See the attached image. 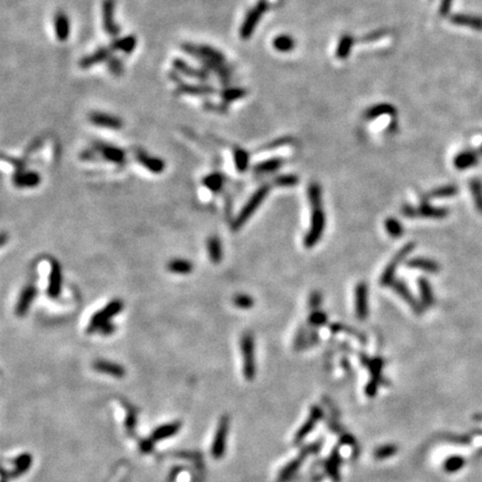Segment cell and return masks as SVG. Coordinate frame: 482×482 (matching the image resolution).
<instances>
[{"instance_id": "cell-9", "label": "cell", "mask_w": 482, "mask_h": 482, "mask_svg": "<svg viewBox=\"0 0 482 482\" xmlns=\"http://www.w3.org/2000/svg\"><path fill=\"white\" fill-rule=\"evenodd\" d=\"M102 26L105 34L111 38L115 39L120 37L122 29L115 19V0H103Z\"/></svg>"}, {"instance_id": "cell-16", "label": "cell", "mask_w": 482, "mask_h": 482, "mask_svg": "<svg viewBox=\"0 0 482 482\" xmlns=\"http://www.w3.org/2000/svg\"><path fill=\"white\" fill-rule=\"evenodd\" d=\"M355 313L361 320L369 316V287L365 283L357 284L355 287Z\"/></svg>"}, {"instance_id": "cell-50", "label": "cell", "mask_w": 482, "mask_h": 482, "mask_svg": "<svg viewBox=\"0 0 482 482\" xmlns=\"http://www.w3.org/2000/svg\"><path fill=\"white\" fill-rule=\"evenodd\" d=\"M353 44V39L348 36V37H344L341 41V46L338 47L337 55L339 57H345L347 53L350 52V48Z\"/></svg>"}, {"instance_id": "cell-46", "label": "cell", "mask_w": 482, "mask_h": 482, "mask_svg": "<svg viewBox=\"0 0 482 482\" xmlns=\"http://www.w3.org/2000/svg\"><path fill=\"white\" fill-rule=\"evenodd\" d=\"M298 181H299V179H298L297 176H293V174H284V176L278 177L276 180H275V183L279 187L288 188V187L296 186Z\"/></svg>"}, {"instance_id": "cell-7", "label": "cell", "mask_w": 482, "mask_h": 482, "mask_svg": "<svg viewBox=\"0 0 482 482\" xmlns=\"http://www.w3.org/2000/svg\"><path fill=\"white\" fill-rule=\"evenodd\" d=\"M325 226L326 217L323 208L314 209L310 218V227L304 239V245L306 248H313L317 245L324 233Z\"/></svg>"}, {"instance_id": "cell-35", "label": "cell", "mask_w": 482, "mask_h": 482, "mask_svg": "<svg viewBox=\"0 0 482 482\" xmlns=\"http://www.w3.org/2000/svg\"><path fill=\"white\" fill-rule=\"evenodd\" d=\"M308 201L311 208H323V198H321V188L317 183H310L308 187Z\"/></svg>"}, {"instance_id": "cell-33", "label": "cell", "mask_w": 482, "mask_h": 482, "mask_svg": "<svg viewBox=\"0 0 482 482\" xmlns=\"http://www.w3.org/2000/svg\"><path fill=\"white\" fill-rule=\"evenodd\" d=\"M469 188L476 208L482 214V181L478 178L472 179L469 183Z\"/></svg>"}, {"instance_id": "cell-27", "label": "cell", "mask_w": 482, "mask_h": 482, "mask_svg": "<svg viewBox=\"0 0 482 482\" xmlns=\"http://www.w3.org/2000/svg\"><path fill=\"white\" fill-rule=\"evenodd\" d=\"M417 288H419L421 305L423 306V308L432 306L434 304V293L428 279L420 278L417 281Z\"/></svg>"}, {"instance_id": "cell-48", "label": "cell", "mask_w": 482, "mask_h": 482, "mask_svg": "<svg viewBox=\"0 0 482 482\" xmlns=\"http://www.w3.org/2000/svg\"><path fill=\"white\" fill-rule=\"evenodd\" d=\"M397 451L396 445H385V447L379 448L374 452V457L376 459H385L388 457H392L393 454H395Z\"/></svg>"}, {"instance_id": "cell-17", "label": "cell", "mask_w": 482, "mask_h": 482, "mask_svg": "<svg viewBox=\"0 0 482 482\" xmlns=\"http://www.w3.org/2000/svg\"><path fill=\"white\" fill-rule=\"evenodd\" d=\"M62 283H63V276H62V268L61 265H59L56 260L52 261V266H50V274H49V279H48V288H47V293L50 298H57L61 295L62 291Z\"/></svg>"}, {"instance_id": "cell-42", "label": "cell", "mask_w": 482, "mask_h": 482, "mask_svg": "<svg viewBox=\"0 0 482 482\" xmlns=\"http://www.w3.org/2000/svg\"><path fill=\"white\" fill-rule=\"evenodd\" d=\"M385 229L392 238H400L404 232L403 226L396 218H387L385 220Z\"/></svg>"}, {"instance_id": "cell-30", "label": "cell", "mask_w": 482, "mask_h": 482, "mask_svg": "<svg viewBox=\"0 0 482 482\" xmlns=\"http://www.w3.org/2000/svg\"><path fill=\"white\" fill-rule=\"evenodd\" d=\"M167 268L170 273L176 275H189L193 270V264L190 260L176 258L169 261L167 265Z\"/></svg>"}, {"instance_id": "cell-10", "label": "cell", "mask_w": 482, "mask_h": 482, "mask_svg": "<svg viewBox=\"0 0 482 482\" xmlns=\"http://www.w3.org/2000/svg\"><path fill=\"white\" fill-rule=\"evenodd\" d=\"M172 71L177 72L179 75L186 76L188 79L195 80L199 82H205L208 81L210 76V72H208L203 67H195L193 65H191L188 62H186L185 59H182L180 57L173 58L172 61Z\"/></svg>"}, {"instance_id": "cell-39", "label": "cell", "mask_w": 482, "mask_h": 482, "mask_svg": "<svg viewBox=\"0 0 482 482\" xmlns=\"http://www.w3.org/2000/svg\"><path fill=\"white\" fill-rule=\"evenodd\" d=\"M223 177L220 173H211L209 176H206L202 183L203 186H205L210 191L212 192H218L221 190V188L223 187Z\"/></svg>"}, {"instance_id": "cell-44", "label": "cell", "mask_w": 482, "mask_h": 482, "mask_svg": "<svg viewBox=\"0 0 482 482\" xmlns=\"http://www.w3.org/2000/svg\"><path fill=\"white\" fill-rule=\"evenodd\" d=\"M274 47L281 52H288L293 47V39L289 36H279L274 40Z\"/></svg>"}, {"instance_id": "cell-24", "label": "cell", "mask_w": 482, "mask_h": 482, "mask_svg": "<svg viewBox=\"0 0 482 482\" xmlns=\"http://www.w3.org/2000/svg\"><path fill=\"white\" fill-rule=\"evenodd\" d=\"M479 161V153L478 151H472V150H467L462 151V152L459 153L456 158H454L453 164L458 170L463 171V170H468L470 168L476 167L478 164Z\"/></svg>"}, {"instance_id": "cell-6", "label": "cell", "mask_w": 482, "mask_h": 482, "mask_svg": "<svg viewBox=\"0 0 482 482\" xmlns=\"http://www.w3.org/2000/svg\"><path fill=\"white\" fill-rule=\"evenodd\" d=\"M240 348L243 357V376L246 380L252 381L256 375L255 361V339L251 333H245L240 341Z\"/></svg>"}, {"instance_id": "cell-20", "label": "cell", "mask_w": 482, "mask_h": 482, "mask_svg": "<svg viewBox=\"0 0 482 482\" xmlns=\"http://www.w3.org/2000/svg\"><path fill=\"white\" fill-rule=\"evenodd\" d=\"M36 293H37V289H36L33 285H28V286L24 288V290L21 291L19 299L17 301L15 313L19 317H22L27 314V311L29 310L31 304L36 297Z\"/></svg>"}, {"instance_id": "cell-19", "label": "cell", "mask_w": 482, "mask_h": 482, "mask_svg": "<svg viewBox=\"0 0 482 482\" xmlns=\"http://www.w3.org/2000/svg\"><path fill=\"white\" fill-rule=\"evenodd\" d=\"M392 288L395 290V292L400 296L402 299L406 302V304L411 307V308L415 311L416 314H421L422 310H423V306L421 305V302L417 301L416 298L412 295V292L410 291V289L407 288V286L403 282L400 281H394L392 283Z\"/></svg>"}, {"instance_id": "cell-1", "label": "cell", "mask_w": 482, "mask_h": 482, "mask_svg": "<svg viewBox=\"0 0 482 482\" xmlns=\"http://www.w3.org/2000/svg\"><path fill=\"white\" fill-rule=\"evenodd\" d=\"M180 48L183 53L189 55L195 61L201 64V67L205 68L208 72H212L218 76L219 81L224 86H228L229 81L231 79V68L228 65L227 58L222 52H220L213 46L206 44H194V43H182Z\"/></svg>"}, {"instance_id": "cell-49", "label": "cell", "mask_w": 482, "mask_h": 482, "mask_svg": "<svg viewBox=\"0 0 482 482\" xmlns=\"http://www.w3.org/2000/svg\"><path fill=\"white\" fill-rule=\"evenodd\" d=\"M300 466V461H298V460H293L290 465L287 466L285 469L282 471V474H281V477H279V481H285L286 479H288L289 477H290L293 472H295L298 468H299Z\"/></svg>"}, {"instance_id": "cell-37", "label": "cell", "mask_w": 482, "mask_h": 482, "mask_svg": "<svg viewBox=\"0 0 482 482\" xmlns=\"http://www.w3.org/2000/svg\"><path fill=\"white\" fill-rule=\"evenodd\" d=\"M283 165V160L279 158H273L269 160H266L264 162L258 163L255 167V171L257 173H270L278 170Z\"/></svg>"}, {"instance_id": "cell-28", "label": "cell", "mask_w": 482, "mask_h": 482, "mask_svg": "<svg viewBox=\"0 0 482 482\" xmlns=\"http://www.w3.org/2000/svg\"><path fill=\"white\" fill-rule=\"evenodd\" d=\"M451 21L454 25L469 27L471 29L482 31V17L463 15V13H460V15L452 16Z\"/></svg>"}, {"instance_id": "cell-11", "label": "cell", "mask_w": 482, "mask_h": 482, "mask_svg": "<svg viewBox=\"0 0 482 482\" xmlns=\"http://www.w3.org/2000/svg\"><path fill=\"white\" fill-rule=\"evenodd\" d=\"M403 212L408 218H430V219H443L448 215L449 210L445 208H439V206L431 205L430 203H422L417 208L411 205H406L403 208Z\"/></svg>"}, {"instance_id": "cell-2", "label": "cell", "mask_w": 482, "mask_h": 482, "mask_svg": "<svg viewBox=\"0 0 482 482\" xmlns=\"http://www.w3.org/2000/svg\"><path fill=\"white\" fill-rule=\"evenodd\" d=\"M169 79L171 80L174 85H176V89H174V95L176 96H182V95H188V96H201V97H208V96H212L217 91L213 86H211L209 84H205L203 82L200 83H187L181 79V75H179L177 72H170L169 73Z\"/></svg>"}, {"instance_id": "cell-15", "label": "cell", "mask_w": 482, "mask_h": 482, "mask_svg": "<svg viewBox=\"0 0 482 482\" xmlns=\"http://www.w3.org/2000/svg\"><path fill=\"white\" fill-rule=\"evenodd\" d=\"M55 37L59 43H66L71 37V20L64 10H57L53 17Z\"/></svg>"}, {"instance_id": "cell-45", "label": "cell", "mask_w": 482, "mask_h": 482, "mask_svg": "<svg viewBox=\"0 0 482 482\" xmlns=\"http://www.w3.org/2000/svg\"><path fill=\"white\" fill-rule=\"evenodd\" d=\"M393 112L394 109L392 108V106H388V105H380V106H375L369 109L365 113V117L369 118V120H373L375 117H379L381 114H391Z\"/></svg>"}, {"instance_id": "cell-22", "label": "cell", "mask_w": 482, "mask_h": 482, "mask_svg": "<svg viewBox=\"0 0 482 482\" xmlns=\"http://www.w3.org/2000/svg\"><path fill=\"white\" fill-rule=\"evenodd\" d=\"M93 367L95 371L99 372V373L111 375L113 378H116V379L123 378V376H125V373H126L125 369H124L122 365L111 361H105V360L95 361Z\"/></svg>"}, {"instance_id": "cell-43", "label": "cell", "mask_w": 482, "mask_h": 482, "mask_svg": "<svg viewBox=\"0 0 482 482\" xmlns=\"http://www.w3.org/2000/svg\"><path fill=\"white\" fill-rule=\"evenodd\" d=\"M233 304L240 309H249L254 306L255 301H254V298L249 295H247V293H238V295L233 298Z\"/></svg>"}, {"instance_id": "cell-47", "label": "cell", "mask_w": 482, "mask_h": 482, "mask_svg": "<svg viewBox=\"0 0 482 482\" xmlns=\"http://www.w3.org/2000/svg\"><path fill=\"white\" fill-rule=\"evenodd\" d=\"M308 323L314 327H320V326H324L327 323V316L323 311L315 310L309 315Z\"/></svg>"}, {"instance_id": "cell-34", "label": "cell", "mask_w": 482, "mask_h": 482, "mask_svg": "<svg viewBox=\"0 0 482 482\" xmlns=\"http://www.w3.org/2000/svg\"><path fill=\"white\" fill-rule=\"evenodd\" d=\"M459 192L458 187L453 185H448V186H442L440 188H435L432 191L430 192L431 199H444V198H451L454 196Z\"/></svg>"}, {"instance_id": "cell-40", "label": "cell", "mask_w": 482, "mask_h": 482, "mask_svg": "<svg viewBox=\"0 0 482 482\" xmlns=\"http://www.w3.org/2000/svg\"><path fill=\"white\" fill-rule=\"evenodd\" d=\"M233 159H235V165L239 172H245L249 165V154L241 148H236L233 151Z\"/></svg>"}, {"instance_id": "cell-38", "label": "cell", "mask_w": 482, "mask_h": 482, "mask_svg": "<svg viewBox=\"0 0 482 482\" xmlns=\"http://www.w3.org/2000/svg\"><path fill=\"white\" fill-rule=\"evenodd\" d=\"M31 462H33V460H31L30 454H21L20 457H18L15 461V469L12 471L11 477L15 478V477L24 474L30 468Z\"/></svg>"}, {"instance_id": "cell-12", "label": "cell", "mask_w": 482, "mask_h": 482, "mask_svg": "<svg viewBox=\"0 0 482 482\" xmlns=\"http://www.w3.org/2000/svg\"><path fill=\"white\" fill-rule=\"evenodd\" d=\"M229 431V419L228 416H222L220 420L217 431H215L214 439L211 447V454L214 459H220L223 457L226 451L227 437Z\"/></svg>"}, {"instance_id": "cell-25", "label": "cell", "mask_w": 482, "mask_h": 482, "mask_svg": "<svg viewBox=\"0 0 482 482\" xmlns=\"http://www.w3.org/2000/svg\"><path fill=\"white\" fill-rule=\"evenodd\" d=\"M406 265L407 267L412 269L422 270V272L430 274H437L440 270V265L437 261L429 258H423V257H416V258L408 260Z\"/></svg>"}, {"instance_id": "cell-36", "label": "cell", "mask_w": 482, "mask_h": 482, "mask_svg": "<svg viewBox=\"0 0 482 482\" xmlns=\"http://www.w3.org/2000/svg\"><path fill=\"white\" fill-rule=\"evenodd\" d=\"M319 416H320V410H318L317 407H314L313 412L310 413V415L308 417V421H307L306 423L301 426L299 432H298L297 437H296L297 441H300L301 439H304L305 435L308 434L310 431L313 430V428L316 424V422H317V420L319 419Z\"/></svg>"}, {"instance_id": "cell-13", "label": "cell", "mask_w": 482, "mask_h": 482, "mask_svg": "<svg viewBox=\"0 0 482 482\" xmlns=\"http://www.w3.org/2000/svg\"><path fill=\"white\" fill-rule=\"evenodd\" d=\"M89 121L93 125L102 128H107V130L118 131L123 127V120L117 115H113L111 113L100 112V111H93L89 114Z\"/></svg>"}, {"instance_id": "cell-32", "label": "cell", "mask_w": 482, "mask_h": 482, "mask_svg": "<svg viewBox=\"0 0 482 482\" xmlns=\"http://www.w3.org/2000/svg\"><path fill=\"white\" fill-rule=\"evenodd\" d=\"M247 94V92L245 89H240V87H226V89L221 91V99L223 100V103L229 104L232 102H236V100L240 99L242 97H245Z\"/></svg>"}, {"instance_id": "cell-23", "label": "cell", "mask_w": 482, "mask_h": 482, "mask_svg": "<svg viewBox=\"0 0 482 482\" xmlns=\"http://www.w3.org/2000/svg\"><path fill=\"white\" fill-rule=\"evenodd\" d=\"M109 46H111L113 52L130 55L136 49L137 38L135 35H127L124 36V37H117L112 40Z\"/></svg>"}, {"instance_id": "cell-14", "label": "cell", "mask_w": 482, "mask_h": 482, "mask_svg": "<svg viewBox=\"0 0 482 482\" xmlns=\"http://www.w3.org/2000/svg\"><path fill=\"white\" fill-rule=\"evenodd\" d=\"M113 49L111 48V46H100V47L96 48L94 52H92L91 54L85 55L84 57L81 58V61L79 63L80 67L82 70H89V68L94 67L96 65H99V64H106L109 57L113 55Z\"/></svg>"}, {"instance_id": "cell-18", "label": "cell", "mask_w": 482, "mask_h": 482, "mask_svg": "<svg viewBox=\"0 0 482 482\" xmlns=\"http://www.w3.org/2000/svg\"><path fill=\"white\" fill-rule=\"evenodd\" d=\"M95 151L102 154V157L107 160L108 162L122 164L125 162V152L118 146L106 144V143H98L95 145Z\"/></svg>"}, {"instance_id": "cell-21", "label": "cell", "mask_w": 482, "mask_h": 482, "mask_svg": "<svg viewBox=\"0 0 482 482\" xmlns=\"http://www.w3.org/2000/svg\"><path fill=\"white\" fill-rule=\"evenodd\" d=\"M136 160L141 165H143L145 169H148L150 172L160 174L164 171L165 163L162 159L150 155L144 151H139L136 153Z\"/></svg>"}, {"instance_id": "cell-5", "label": "cell", "mask_w": 482, "mask_h": 482, "mask_svg": "<svg viewBox=\"0 0 482 482\" xmlns=\"http://www.w3.org/2000/svg\"><path fill=\"white\" fill-rule=\"evenodd\" d=\"M267 9H268L267 0H259L254 7L250 8V10L247 12L245 19H243L242 24L240 26L239 36L241 39L247 40L251 37V35L254 34L257 25H258V22L260 21L261 17L264 16V13L267 11Z\"/></svg>"}, {"instance_id": "cell-29", "label": "cell", "mask_w": 482, "mask_h": 482, "mask_svg": "<svg viewBox=\"0 0 482 482\" xmlns=\"http://www.w3.org/2000/svg\"><path fill=\"white\" fill-rule=\"evenodd\" d=\"M41 181V178L37 172H26L17 174L13 178V183L19 188H35Z\"/></svg>"}, {"instance_id": "cell-53", "label": "cell", "mask_w": 482, "mask_h": 482, "mask_svg": "<svg viewBox=\"0 0 482 482\" xmlns=\"http://www.w3.org/2000/svg\"><path fill=\"white\" fill-rule=\"evenodd\" d=\"M478 153H479V155H482V145H481L480 148H479V150H478Z\"/></svg>"}, {"instance_id": "cell-31", "label": "cell", "mask_w": 482, "mask_h": 482, "mask_svg": "<svg viewBox=\"0 0 482 482\" xmlns=\"http://www.w3.org/2000/svg\"><path fill=\"white\" fill-rule=\"evenodd\" d=\"M208 254L212 264H219L222 259V245L218 237L212 236L208 239Z\"/></svg>"}, {"instance_id": "cell-3", "label": "cell", "mask_w": 482, "mask_h": 482, "mask_svg": "<svg viewBox=\"0 0 482 482\" xmlns=\"http://www.w3.org/2000/svg\"><path fill=\"white\" fill-rule=\"evenodd\" d=\"M269 191H270V188L268 186H263L251 195V198L246 202V204L243 205V208L240 210L239 214H238L236 219L233 220L232 226H231L233 230H239L243 224H245L248 220L252 217V214L256 212L257 209H258L261 205V203L264 202L265 198L269 193Z\"/></svg>"}, {"instance_id": "cell-41", "label": "cell", "mask_w": 482, "mask_h": 482, "mask_svg": "<svg viewBox=\"0 0 482 482\" xmlns=\"http://www.w3.org/2000/svg\"><path fill=\"white\" fill-rule=\"evenodd\" d=\"M106 66L108 68L109 73L115 77L122 76L124 74V71H125V67H124V63L122 59L118 56H115L114 54L109 57V59L106 63Z\"/></svg>"}, {"instance_id": "cell-52", "label": "cell", "mask_w": 482, "mask_h": 482, "mask_svg": "<svg viewBox=\"0 0 482 482\" xmlns=\"http://www.w3.org/2000/svg\"><path fill=\"white\" fill-rule=\"evenodd\" d=\"M114 332H115V325L112 324L111 321H109V323L104 324L102 327L98 329V333L104 335V336H108V335H112Z\"/></svg>"}, {"instance_id": "cell-4", "label": "cell", "mask_w": 482, "mask_h": 482, "mask_svg": "<svg viewBox=\"0 0 482 482\" xmlns=\"http://www.w3.org/2000/svg\"><path fill=\"white\" fill-rule=\"evenodd\" d=\"M123 301L121 299H113L108 302V304L103 307L102 309H99L98 311L92 316L89 325H87V333L93 334L95 332H98V329L102 327L104 324L109 323L113 317H115L116 315H118L123 309Z\"/></svg>"}, {"instance_id": "cell-51", "label": "cell", "mask_w": 482, "mask_h": 482, "mask_svg": "<svg viewBox=\"0 0 482 482\" xmlns=\"http://www.w3.org/2000/svg\"><path fill=\"white\" fill-rule=\"evenodd\" d=\"M321 300H323V298H321L320 293L318 291H314L309 297V306L311 308L317 309L321 304Z\"/></svg>"}, {"instance_id": "cell-8", "label": "cell", "mask_w": 482, "mask_h": 482, "mask_svg": "<svg viewBox=\"0 0 482 482\" xmlns=\"http://www.w3.org/2000/svg\"><path fill=\"white\" fill-rule=\"evenodd\" d=\"M414 247H415L414 242L406 243L405 246H403L401 249L396 252V255L394 256L392 260L387 264L386 268H385L382 276H381L380 283L382 286H391L392 283L395 281V274L398 266H400L403 261L405 260L406 257L411 254L412 250L414 249Z\"/></svg>"}, {"instance_id": "cell-26", "label": "cell", "mask_w": 482, "mask_h": 482, "mask_svg": "<svg viewBox=\"0 0 482 482\" xmlns=\"http://www.w3.org/2000/svg\"><path fill=\"white\" fill-rule=\"evenodd\" d=\"M180 428H181L180 422H171V423L161 425L157 430H154V432L152 433V435H151V441L157 442V441H162V440L171 438L180 431Z\"/></svg>"}]
</instances>
